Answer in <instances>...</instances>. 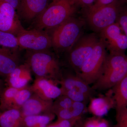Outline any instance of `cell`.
Segmentation results:
<instances>
[{
    "mask_svg": "<svg viewBox=\"0 0 127 127\" xmlns=\"http://www.w3.org/2000/svg\"><path fill=\"white\" fill-rule=\"evenodd\" d=\"M20 48L27 51H39L48 50L52 47L51 38L46 32L34 28H23L16 36Z\"/></svg>",
    "mask_w": 127,
    "mask_h": 127,
    "instance_id": "8",
    "label": "cell"
},
{
    "mask_svg": "<svg viewBox=\"0 0 127 127\" xmlns=\"http://www.w3.org/2000/svg\"><path fill=\"white\" fill-rule=\"evenodd\" d=\"M56 116L53 113L26 116L24 119L25 127H46Z\"/></svg>",
    "mask_w": 127,
    "mask_h": 127,
    "instance_id": "21",
    "label": "cell"
},
{
    "mask_svg": "<svg viewBox=\"0 0 127 127\" xmlns=\"http://www.w3.org/2000/svg\"><path fill=\"white\" fill-rule=\"evenodd\" d=\"M75 124L66 120H58L55 123L50 124L46 127H73Z\"/></svg>",
    "mask_w": 127,
    "mask_h": 127,
    "instance_id": "30",
    "label": "cell"
},
{
    "mask_svg": "<svg viewBox=\"0 0 127 127\" xmlns=\"http://www.w3.org/2000/svg\"><path fill=\"white\" fill-rule=\"evenodd\" d=\"M99 39L94 32L82 35L67 52V63L76 74L90 56Z\"/></svg>",
    "mask_w": 127,
    "mask_h": 127,
    "instance_id": "6",
    "label": "cell"
},
{
    "mask_svg": "<svg viewBox=\"0 0 127 127\" xmlns=\"http://www.w3.org/2000/svg\"><path fill=\"white\" fill-rule=\"evenodd\" d=\"M1 0L3 1L9 3L10 5H11L12 6H13L16 10L18 8L21 0Z\"/></svg>",
    "mask_w": 127,
    "mask_h": 127,
    "instance_id": "32",
    "label": "cell"
},
{
    "mask_svg": "<svg viewBox=\"0 0 127 127\" xmlns=\"http://www.w3.org/2000/svg\"><path fill=\"white\" fill-rule=\"evenodd\" d=\"M77 6L85 9V10L92 6L95 4L96 0H72Z\"/></svg>",
    "mask_w": 127,
    "mask_h": 127,
    "instance_id": "29",
    "label": "cell"
},
{
    "mask_svg": "<svg viewBox=\"0 0 127 127\" xmlns=\"http://www.w3.org/2000/svg\"><path fill=\"white\" fill-rule=\"evenodd\" d=\"M50 0H21L17 9L18 17L30 21L37 17L49 5Z\"/></svg>",
    "mask_w": 127,
    "mask_h": 127,
    "instance_id": "13",
    "label": "cell"
},
{
    "mask_svg": "<svg viewBox=\"0 0 127 127\" xmlns=\"http://www.w3.org/2000/svg\"><path fill=\"white\" fill-rule=\"evenodd\" d=\"M87 109V104L83 103L74 102L70 107L57 112L55 115L58 120H66L76 124L82 118L83 114Z\"/></svg>",
    "mask_w": 127,
    "mask_h": 127,
    "instance_id": "18",
    "label": "cell"
},
{
    "mask_svg": "<svg viewBox=\"0 0 127 127\" xmlns=\"http://www.w3.org/2000/svg\"><path fill=\"white\" fill-rule=\"evenodd\" d=\"M20 89L9 87L5 88L0 96L1 112L12 109L16 94Z\"/></svg>",
    "mask_w": 127,
    "mask_h": 127,
    "instance_id": "22",
    "label": "cell"
},
{
    "mask_svg": "<svg viewBox=\"0 0 127 127\" xmlns=\"http://www.w3.org/2000/svg\"><path fill=\"white\" fill-rule=\"evenodd\" d=\"M20 109H10L0 112V127H25Z\"/></svg>",
    "mask_w": 127,
    "mask_h": 127,
    "instance_id": "19",
    "label": "cell"
},
{
    "mask_svg": "<svg viewBox=\"0 0 127 127\" xmlns=\"http://www.w3.org/2000/svg\"><path fill=\"white\" fill-rule=\"evenodd\" d=\"M0 46L2 47L18 51L19 48L18 39L14 34L0 31Z\"/></svg>",
    "mask_w": 127,
    "mask_h": 127,
    "instance_id": "23",
    "label": "cell"
},
{
    "mask_svg": "<svg viewBox=\"0 0 127 127\" xmlns=\"http://www.w3.org/2000/svg\"><path fill=\"white\" fill-rule=\"evenodd\" d=\"M109 91L106 96L91 98L89 109L95 116L101 117L104 116L111 108H115L112 91L111 89Z\"/></svg>",
    "mask_w": 127,
    "mask_h": 127,
    "instance_id": "17",
    "label": "cell"
},
{
    "mask_svg": "<svg viewBox=\"0 0 127 127\" xmlns=\"http://www.w3.org/2000/svg\"><path fill=\"white\" fill-rule=\"evenodd\" d=\"M57 83L45 78L35 77L34 82L30 86L33 93L42 99L53 100L62 95V91Z\"/></svg>",
    "mask_w": 127,
    "mask_h": 127,
    "instance_id": "11",
    "label": "cell"
},
{
    "mask_svg": "<svg viewBox=\"0 0 127 127\" xmlns=\"http://www.w3.org/2000/svg\"><path fill=\"white\" fill-rule=\"evenodd\" d=\"M122 1L125 3H127V0H121Z\"/></svg>",
    "mask_w": 127,
    "mask_h": 127,
    "instance_id": "34",
    "label": "cell"
},
{
    "mask_svg": "<svg viewBox=\"0 0 127 127\" xmlns=\"http://www.w3.org/2000/svg\"><path fill=\"white\" fill-rule=\"evenodd\" d=\"M82 118L77 122L75 126L78 127H109L106 120L100 117L95 116L85 120H82Z\"/></svg>",
    "mask_w": 127,
    "mask_h": 127,
    "instance_id": "25",
    "label": "cell"
},
{
    "mask_svg": "<svg viewBox=\"0 0 127 127\" xmlns=\"http://www.w3.org/2000/svg\"><path fill=\"white\" fill-rule=\"evenodd\" d=\"M5 88V84L4 82L2 79L0 78V96Z\"/></svg>",
    "mask_w": 127,
    "mask_h": 127,
    "instance_id": "33",
    "label": "cell"
},
{
    "mask_svg": "<svg viewBox=\"0 0 127 127\" xmlns=\"http://www.w3.org/2000/svg\"><path fill=\"white\" fill-rule=\"evenodd\" d=\"M58 84L61 85L62 94L67 91H73L86 94L93 97L96 93L90 85L87 84L76 73L65 75L63 73L61 79Z\"/></svg>",
    "mask_w": 127,
    "mask_h": 127,
    "instance_id": "12",
    "label": "cell"
},
{
    "mask_svg": "<svg viewBox=\"0 0 127 127\" xmlns=\"http://www.w3.org/2000/svg\"><path fill=\"white\" fill-rule=\"evenodd\" d=\"M127 75V56L108 54L99 77L92 88L102 92L112 88Z\"/></svg>",
    "mask_w": 127,
    "mask_h": 127,
    "instance_id": "2",
    "label": "cell"
},
{
    "mask_svg": "<svg viewBox=\"0 0 127 127\" xmlns=\"http://www.w3.org/2000/svg\"><path fill=\"white\" fill-rule=\"evenodd\" d=\"M116 22L127 37V3H123L120 7Z\"/></svg>",
    "mask_w": 127,
    "mask_h": 127,
    "instance_id": "27",
    "label": "cell"
},
{
    "mask_svg": "<svg viewBox=\"0 0 127 127\" xmlns=\"http://www.w3.org/2000/svg\"><path fill=\"white\" fill-rule=\"evenodd\" d=\"M31 72L27 64H20L5 78L7 87L21 89L27 86L32 79Z\"/></svg>",
    "mask_w": 127,
    "mask_h": 127,
    "instance_id": "15",
    "label": "cell"
},
{
    "mask_svg": "<svg viewBox=\"0 0 127 127\" xmlns=\"http://www.w3.org/2000/svg\"><path fill=\"white\" fill-rule=\"evenodd\" d=\"M20 65L18 51L0 48V76L5 79Z\"/></svg>",
    "mask_w": 127,
    "mask_h": 127,
    "instance_id": "16",
    "label": "cell"
},
{
    "mask_svg": "<svg viewBox=\"0 0 127 127\" xmlns=\"http://www.w3.org/2000/svg\"><path fill=\"white\" fill-rule=\"evenodd\" d=\"M26 58V63L35 77L45 78L58 84L63 75L61 65L56 57L49 50L27 51Z\"/></svg>",
    "mask_w": 127,
    "mask_h": 127,
    "instance_id": "1",
    "label": "cell"
},
{
    "mask_svg": "<svg viewBox=\"0 0 127 127\" xmlns=\"http://www.w3.org/2000/svg\"><path fill=\"white\" fill-rule=\"evenodd\" d=\"M117 0H96L94 5L97 6L106 5L115 2Z\"/></svg>",
    "mask_w": 127,
    "mask_h": 127,
    "instance_id": "31",
    "label": "cell"
},
{
    "mask_svg": "<svg viewBox=\"0 0 127 127\" xmlns=\"http://www.w3.org/2000/svg\"><path fill=\"white\" fill-rule=\"evenodd\" d=\"M84 22L73 16L53 29L52 47L59 51L68 52L83 35Z\"/></svg>",
    "mask_w": 127,
    "mask_h": 127,
    "instance_id": "4",
    "label": "cell"
},
{
    "mask_svg": "<svg viewBox=\"0 0 127 127\" xmlns=\"http://www.w3.org/2000/svg\"><path fill=\"white\" fill-rule=\"evenodd\" d=\"M99 33V37L109 54L125 55L127 49V37L117 23H114Z\"/></svg>",
    "mask_w": 127,
    "mask_h": 127,
    "instance_id": "9",
    "label": "cell"
},
{
    "mask_svg": "<svg viewBox=\"0 0 127 127\" xmlns=\"http://www.w3.org/2000/svg\"></svg>",
    "mask_w": 127,
    "mask_h": 127,
    "instance_id": "36",
    "label": "cell"
},
{
    "mask_svg": "<svg viewBox=\"0 0 127 127\" xmlns=\"http://www.w3.org/2000/svg\"><path fill=\"white\" fill-rule=\"evenodd\" d=\"M32 94L30 86L28 85L20 89L16 94L12 109H20Z\"/></svg>",
    "mask_w": 127,
    "mask_h": 127,
    "instance_id": "24",
    "label": "cell"
},
{
    "mask_svg": "<svg viewBox=\"0 0 127 127\" xmlns=\"http://www.w3.org/2000/svg\"><path fill=\"white\" fill-rule=\"evenodd\" d=\"M53 100H43L33 93L20 110L24 117L51 113H53Z\"/></svg>",
    "mask_w": 127,
    "mask_h": 127,
    "instance_id": "14",
    "label": "cell"
},
{
    "mask_svg": "<svg viewBox=\"0 0 127 127\" xmlns=\"http://www.w3.org/2000/svg\"><path fill=\"white\" fill-rule=\"evenodd\" d=\"M52 0V1H53L58 0Z\"/></svg>",
    "mask_w": 127,
    "mask_h": 127,
    "instance_id": "35",
    "label": "cell"
},
{
    "mask_svg": "<svg viewBox=\"0 0 127 127\" xmlns=\"http://www.w3.org/2000/svg\"><path fill=\"white\" fill-rule=\"evenodd\" d=\"M107 55L106 49L100 38L91 56L76 75L88 85L93 84L100 76Z\"/></svg>",
    "mask_w": 127,
    "mask_h": 127,
    "instance_id": "7",
    "label": "cell"
},
{
    "mask_svg": "<svg viewBox=\"0 0 127 127\" xmlns=\"http://www.w3.org/2000/svg\"><path fill=\"white\" fill-rule=\"evenodd\" d=\"M16 11L9 3L0 0V31L10 32L16 36L24 28Z\"/></svg>",
    "mask_w": 127,
    "mask_h": 127,
    "instance_id": "10",
    "label": "cell"
},
{
    "mask_svg": "<svg viewBox=\"0 0 127 127\" xmlns=\"http://www.w3.org/2000/svg\"><path fill=\"white\" fill-rule=\"evenodd\" d=\"M74 101L66 95H61L53 102L52 112L56 114L61 110L67 109L72 105Z\"/></svg>",
    "mask_w": 127,
    "mask_h": 127,
    "instance_id": "26",
    "label": "cell"
},
{
    "mask_svg": "<svg viewBox=\"0 0 127 127\" xmlns=\"http://www.w3.org/2000/svg\"><path fill=\"white\" fill-rule=\"evenodd\" d=\"M121 0L106 5L92 6L85 10L87 22L91 29L99 33L116 23L120 7L123 4Z\"/></svg>",
    "mask_w": 127,
    "mask_h": 127,
    "instance_id": "5",
    "label": "cell"
},
{
    "mask_svg": "<svg viewBox=\"0 0 127 127\" xmlns=\"http://www.w3.org/2000/svg\"><path fill=\"white\" fill-rule=\"evenodd\" d=\"M116 120L114 127H127V107L116 111Z\"/></svg>",
    "mask_w": 127,
    "mask_h": 127,
    "instance_id": "28",
    "label": "cell"
},
{
    "mask_svg": "<svg viewBox=\"0 0 127 127\" xmlns=\"http://www.w3.org/2000/svg\"><path fill=\"white\" fill-rule=\"evenodd\" d=\"M111 89L116 111L127 107V75Z\"/></svg>",
    "mask_w": 127,
    "mask_h": 127,
    "instance_id": "20",
    "label": "cell"
},
{
    "mask_svg": "<svg viewBox=\"0 0 127 127\" xmlns=\"http://www.w3.org/2000/svg\"><path fill=\"white\" fill-rule=\"evenodd\" d=\"M77 7L72 0L52 1L43 12L35 18V29L53 30L73 16Z\"/></svg>",
    "mask_w": 127,
    "mask_h": 127,
    "instance_id": "3",
    "label": "cell"
}]
</instances>
